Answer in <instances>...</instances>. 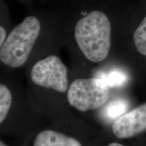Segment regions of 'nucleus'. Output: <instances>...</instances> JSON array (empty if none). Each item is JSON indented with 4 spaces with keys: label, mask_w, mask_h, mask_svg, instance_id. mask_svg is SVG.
<instances>
[{
    "label": "nucleus",
    "mask_w": 146,
    "mask_h": 146,
    "mask_svg": "<svg viewBox=\"0 0 146 146\" xmlns=\"http://www.w3.org/2000/svg\"><path fill=\"white\" fill-rule=\"evenodd\" d=\"M74 37L84 56L93 62H100L109 54L111 24L104 12L93 10L81 18L74 28Z\"/></svg>",
    "instance_id": "obj_1"
},
{
    "label": "nucleus",
    "mask_w": 146,
    "mask_h": 146,
    "mask_svg": "<svg viewBox=\"0 0 146 146\" xmlns=\"http://www.w3.org/2000/svg\"><path fill=\"white\" fill-rule=\"evenodd\" d=\"M41 31V23L35 16H28L7 36L0 50L3 64L18 68L26 63Z\"/></svg>",
    "instance_id": "obj_2"
},
{
    "label": "nucleus",
    "mask_w": 146,
    "mask_h": 146,
    "mask_svg": "<svg viewBox=\"0 0 146 146\" xmlns=\"http://www.w3.org/2000/svg\"><path fill=\"white\" fill-rule=\"evenodd\" d=\"M109 87L99 78H77L67 93L69 104L81 112L100 108L108 100Z\"/></svg>",
    "instance_id": "obj_3"
},
{
    "label": "nucleus",
    "mask_w": 146,
    "mask_h": 146,
    "mask_svg": "<svg viewBox=\"0 0 146 146\" xmlns=\"http://www.w3.org/2000/svg\"><path fill=\"white\" fill-rule=\"evenodd\" d=\"M31 77L35 84L60 93L68 89V69L56 56H50L33 66Z\"/></svg>",
    "instance_id": "obj_4"
},
{
    "label": "nucleus",
    "mask_w": 146,
    "mask_h": 146,
    "mask_svg": "<svg viewBox=\"0 0 146 146\" xmlns=\"http://www.w3.org/2000/svg\"><path fill=\"white\" fill-rule=\"evenodd\" d=\"M146 130V104L125 113L114 122L112 131L120 139L137 135Z\"/></svg>",
    "instance_id": "obj_5"
},
{
    "label": "nucleus",
    "mask_w": 146,
    "mask_h": 146,
    "mask_svg": "<svg viewBox=\"0 0 146 146\" xmlns=\"http://www.w3.org/2000/svg\"><path fill=\"white\" fill-rule=\"evenodd\" d=\"M34 146H82L76 139L52 130L42 131L36 136Z\"/></svg>",
    "instance_id": "obj_6"
},
{
    "label": "nucleus",
    "mask_w": 146,
    "mask_h": 146,
    "mask_svg": "<svg viewBox=\"0 0 146 146\" xmlns=\"http://www.w3.org/2000/svg\"><path fill=\"white\" fill-rule=\"evenodd\" d=\"M129 108V102L125 99H116L105 106L102 111L104 118L108 121H115L125 114Z\"/></svg>",
    "instance_id": "obj_7"
},
{
    "label": "nucleus",
    "mask_w": 146,
    "mask_h": 146,
    "mask_svg": "<svg viewBox=\"0 0 146 146\" xmlns=\"http://www.w3.org/2000/svg\"><path fill=\"white\" fill-rule=\"evenodd\" d=\"M97 78L103 80L108 87H122L125 85L129 80L127 74L124 71L118 69L100 73Z\"/></svg>",
    "instance_id": "obj_8"
},
{
    "label": "nucleus",
    "mask_w": 146,
    "mask_h": 146,
    "mask_svg": "<svg viewBox=\"0 0 146 146\" xmlns=\"http://www.w3.org/2000/svg\"><path fill=\"white\" fill-rule=\"evenodd\" d=\"M12 103L11 91L3 84L0 83V124L6 118Z\"/></svg>",
    "instance_id": "obj_9"
},
{
    "label": "nucleus",
    "mask_w": 146,
    "mask_h": 146,
    "mask_svg": "<svg viewBox=\"0 0 146 146\" xmlns=\"http://www.w3.org/2000/svg\"><path fill=\"white\" fill-rule=\"evenodd\" d=\"M133 39L138 52L146 56V16L135 31Z\"/></svg>",
    "instance_id": "obj_10"
},
{
    "label": "nucleus",
    "mask_w": 146,
    "mask_h": 146,
    "mask_svg": "<svg viewBox=\"0 0 146 146\" xmlns=\"http://www.w3.org/2000/svg\"><path fill=\"white\" fill-rule=\"evenodd\" d=\"M7 37V33L5 29L2 26H0V50Z\"/></svg>",
    "instance_id": "obj_11"
},
{
    "label": "nucleus",
    "mask_w": 146,
    "mask_h": 146,
    "mask_svg": "<svg viewBox=\"0 0 146 146\" xmlns=\"http://www.w3.org/2000/svg\"><path fill=\"white\" fill-rule=\"evenodd\" d=\"M108 146H124V145H121V144H120V143H112L109 144Z\"/></svg>",
    "instance_id": "obj_12"
},
{
    "label": "nucleus",
    "mask_w": 146,
    "mask_h": 146,
    "mask_svg": "<svg viewBox=\"0 0 146 146\" xmlns=\"http://www.w3.org/2000/svg\"><path fill=\"white\" fill-rule=\"evenodd\" d=\"M0 146H7L5 143H3L2 141H0Z\"/></svg>",
    "instance_id": "obj_13"
}]
</instances>
